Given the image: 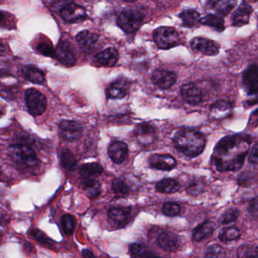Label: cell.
Returning <instances> with one entry per match:
<instances>
[{
  "label": "cell",
  "instance_id": "obj_1",
  "mask_svg": "<svg viewBox=\"0 0 258 258\" xmlns=\"http://www.w3.org/2000/svg\"><path fill=\"white\" fill-rule=\"evenodd\" d=\"M251 137L235 134L223 137L215 146L211 163L218 171H238L242 167L248 154Z\"/></svg>",
  "mask_w": 258,
  "mask_h": 258
},
{
  "label": "cell",
  "instance_id": "obj_2",
  "mask_svg": "<svg viewBox=\"0 0 258 258\" xmlns=\"http://www.w3.org/2000/svg\"><path fill=\"white\" fill-rule=\"evenodd\" d=\"M173 143L178 151L189 158L199 156L205 150V136L193 129H181L175 134Z\"/></svg>",
  "mask_w": 258,
  "mask_h": 258
},
{
  "label": "cell",
  "instance_id": "obj_3",
  "mask_svg": "<svg viewBox=\"0 0 258 258\" xmlns=\"http://www.w3.org/2000/svg\"><path fill=\"white\" fill-rule=\"evenodd\" d=\"M8 155L19 167L26 169H36L40 165V161L35 151L25 144L11 145L8 148Z\"/></svg>",
  "mask_w": 258,
  "mask_h": 258
},
{
  "label": "cell",
  "instance_id": "obj_4",
  "mask_svg": "<svg viewBox=\"0 0 258 258\" xmlns=\"http://www.w3.org/2000/svg\"><path fill=\"white\" fill-rule=\"evenodd\" d=\"M144 15L134 9H125L119 15L117 25L126 34L137 32L143 25Z\"/></svg>",
  "mask_w": 258,
  "mask_h": 258
},
{
  "label": "cell",
  "instance_id": "obj_5",
  "mask_svg": "<svg viewBox=\"0 0 258 258\" xmlns=\"http://www.w3.org/2000/svg\"><path fill=\"white\" fill-rule=\"evenodd\" d=\"M153 38L159 49H169L180 42L179 33L171 27H160L153 32Z\"/></svg>",
  "mask_w": 258,
  "mask_h": 258
},
{
  "label": "cell",
  "instance_id": "obj_6",
  "mask_svg": "<svg viewBox=\"0 0 258 258\" xmlns=\"http://www.w3.org/2000/svg\"><path fill=\"white\" fill-rule=\"evenodd\" d=\"M25 103L28 112L34 116H41L47 108L46 96L34 88H30L25 92Z\"/></svg>",
  "mask_w": 258,
  "mask_h": 258
},
{
  "label": "cell",
  "instance_id": "obj_7",
  "mask_svg": "<svg viewBox=\"0 0 258 258\" xmlns=\"http://www.w3.org/2000/svg\"><path fill=\"white\" fill-rule=\"evenodd\" d=\"M60 137L69 143L78 141L83 135V126L75 120H64L58 127Z\"/></svg>",
  "mask_w": 258,
  "mask_h": 258
},
{
  "label": "cell",
  "instance_id": "obj_8",
  "mask_svg": "<svg viewBox=\"0 0 258 258\" xmlns=\"http://www.w3.org/2000/svg\"><path fill=\"white\" fill-rule=\"evenodd\" d=\"M61 16L68 23H78L87 19L85 9L75 3H69L61 8Z\"/></svg>",
  "mask_w": 258,
  "mask_h": 258
},
{
  "label": "cell",
  "instance_id": "obj_9",
  "mask_svg": "<svg viewBox=\"0 0 258 258\" xmlns=\"http://www.w3.org/2000/svg\"><path fill=\"white\" fill-rule=\"evenodd\" d=\"M131 217V207H113L108 212V221L116 228L124 227Z\"/></svg>",
  "mask_w": 258,
  "mask_h": 258
},
{
  "label": "cell",
  "instance_id": "obj_10",
  "mask_svg": "<svg viewBox=\"0 0 258 258\" xmlns=\"http://www.w3.org/2000/svg\"><path fill=\"white\" fill-rule=\"evenodd\" d=\"M54 57L59 61L60 64L68 68L73 67L77 62L76 56L71 47L70 43L64 40H61L57 45Z\"/></svg>",
  "mask_w": 258,
  "mask_h": 258
},
{
  "label": "cell",
  "instance_id": "obj_11",
  "mask_svg": "<svg viewBox=\"0 0 258 258\" xmlns=\"http://www.w3.org/2000/svg\"><path fill=\"white\" fill-rule=\"evenodd\" d=\"M190 46L194 52L210 56L217 55L220 52V46L216 42L205 37H195L190 42Z\"/></svg>",
  "mask_w": 258,
  "mask_h": 258
},
{
  "label": "cell",
  "instance_id": "obj_12",
  "mask_svg": "<svg viewBox=\"0 0 258 258\" xmlns=\"http://www.w3.org/2000/svg\"><path fill=\"white\" fill-rule=\"evenodd\" d=\"M76 40L81 51L87 55H90L96 50L99 42V36L86 30L78 33L76 36Z\"/></svg>",
  "mask_w": 258,
  "mask_h": 258
},
{
  "label": "cell",
  "instance_id": "obj_13",
  "mask_svg": "<svg viewBox=\"0 0 258 258\" xmlns=\"http://www.w3.org/2000/svg\"><path fill=\"white\" fill-rule=\"evenodd\" d=\"M176 80L177 75L174 72L162 69H156L152 75V83L162 90H168L173 87Z\"/></svg>",
  "mask_w": 258,
  "mask_h": 258
},
{
  "label": "cell",
  "instance_id": "obj_14",
  "mask_svg": "<svg viewBox=\"0 0 258 258\" xmlns=\"http://www.w3.org/2000/svg\"><path fill=\"white\" fill-rule=\"evenodd\" d=\"M180 94L182 99L189 105H196L203 101V93L195 83H188L181 87Z\"/></svg>",
  "mask_w": 258,
  "mask_h": 258
},
{
  "label": "cell",
  "instance_id": "obj_15",
  "mask_svg": "<svg viewBox=\"0 0 258 258\" xmlns=\"http://www.w3.org/2000/svg\"><path fill=\"white\" fill-rule=\"evenodd\" d=\"M242 83L248 95H256L258 91V68L256 64L249 66L242 74Z\"/></svg>",
  "mask_w": 258,
  "mask_h": 258
},
{
  "label": "cell",
  "instance_id": "obj_16",
  "mask_svg": "<svg viewBox=\"0 0 258 258\" xmlns=\"http://www.w3.org/2000/svg\"><path fill=\"white\" fill-rule=\"evenodd\" d=\"M149 164L152 168L156 170L170 171L173 170L177 165L176 160L174 157L170 155H161V154H155L152 155L149 159Z\"/></svg>",
  "mask_w": 258,
  "mask_h": 258
},
{
  "label": "cell",
  "instance_id": "obj_17",
  "mask_svg": "<svg viewBox=\"0 0 258 258\" xmlns=\"http://www.w3.org/2000/svg\"><path fill=\"white\" fill-rule=\"evenodd\" d=\"M129 153L127 145L121 141H114L108 146V155L115 164H120L126 161Z\"/></svg>",
  "mask_w": 258,
  "mask_h": 258
},
{
  "label": "cell",
  "instance_id": "obj_18",
  "mask_svg": "<svg viewBox=\"0 0 258 258\" xmlns=\"http://www.w3.org/2000/svg\"><path fill=\"white\" fill-rule=\"evenodd\" d=\"M157 241L161 248L167 251L175 252L179 247V239L176 234L168 231H160Z\"/></svg>",
  "mask_w": 258,
  "mask_h": 258
},
{
  "label": "cell",
  "instance_id": "obj_19",
  "mask_svg": "<svg viewBox=\"0 0 258 258\" xmlns=\"http://www.w3.org/2000/svg\"><path fill=\"white\" fill-rule=\"evenodd\" d=\"M128 83L124 78H117L106 88V96L108 99H121L127 93Z\"/></svg>",
  "mask_w": 258,
  "mask_h": 258
},
{
  "label": "cell",
  "instance_id": "obj_20",
  "mask_svg": "<svg viewBox=\"0 0 258 258\" xmlns=\"http://www.w3.org/2000/svg\"><path fill=\"white\" fill-rule=\"evenodd\" d=\"M232 105L226 99H219L210 107V117L212 120L226 118L232 111Z\"/></svg>",
  "mask_w": 258,
  "mask_h": 258
},
{
  "label": "cell",
  "instance_id": "obj_21",
  "mask_svg": "<svg viewBox=\"0 0 258 258\" xmlns=\"http://www.w3.org/2000/svg\"><path fill=\"white\" fill-rule=\"evenodd\" d=\"M252 13H253V8L251 6L244 1L241 3L232 14V25L235 27H241L243 25H247Z\"/></svg>",
  "mask_w": 258,
  "mask_h": 258
},
{
  "label": "cell",
  "instance_id": "obj_22",
  "mask_svg": "<svg viewBox=\"0 0 258 258\" xmlns=\"http://www.w3.org/2000/svg\"><path fill=\"white\" fill-rule=\"evenodd\" d=\"M155 127L149 123H142L137 125L135 129V136L141 144L148 145L155 140Z\"/></svg>",
  "mask_w": 258,
  "mask_h": 258
},
{
  "label": "cell",
  "instance_id": "obj_23",
  "mask_svg": "<svg viewBox=\"0 0 258 258\" xmlns=\"http://www.w3.org/2000/svg\"><path fill=\"white\" fill-rule=\"evenodd\" d=\"M22 75L26 81L38 85H44L46 84V76L44 72L39 68L34 66H25L22 69Z\"/></svg>",
  "mask_w": 258,
  "mask_h": 258
},
{
  "label": "cell",
  "instance_id": "obj_24",
  "mask_svg": "<svg viewBox=\"0 0 258 258\" xmlns=\"http://www.w3.org/2000/svg\"><path fill=\"white\" fill-rule=\"evenodd\" d=\"M118 59L119 52L115 48H108L95 56V61L104 67H114Z\"/></svg>",
  "mask_w": 258,
  "mask_h": 258
},
{
  "label": "cell",
  "instance_id": "obj_25",
  "mask_svg": "<svg viewBox=\"0 0 258 258\" xmlns=\"http://www.w3.org/2000/svg\"><path fill=\"white\" fill-rule=\"evenodd\" d=\"M130 253L131 258H161L154 253L146 244L142 243H134L130 245Z\"/></svg>",
  "mask_w": 258,
  "mask_h": 258
},
{
  "label": "cell",
  "instance_id": "obj_26",
  "mask_svg": "<svg viewBox=\"0 0 258 258\" xmlns=\"http://www.w3.org/2000/svg\"><path fill=\"white\" fill-rule=\"evenodd\" d=\"M103 172L99 163L92 162L83 164L80 168V174L83 179H96Z\"/></svg>",
  "mask_w": 258,
  "mask_h": 258
},
{
  "label": "cell",
  "instance_id": "obj_27",
  "mask_svg": "<svg viewBox=\"0 0 258 258\" xmlns=\"http://www.w3.org/2000/svg\"><path fill=\"white\" fill-rule=\"evenodd\" d=\"M214 223L210 220L204 222L196 228L193 232V240L195 241H202L212 235L214 231Z\"/></svg>",
  "mask_w": 258,
  "mask_h": 258
},
{
  "label": "cell",
  "instance_id": "obj_28",
  "mask_svg": "<svg viewBox=\"0 0 258 258\" xmlns=\"http://www.w3.org/2000/svg\"><path fill=\"white\" fill-rule=\"evenodd\" d=\"M236 1L223 0V1H210L207 3L209 8L217 12V14L221 16H226L231 13L236 6Z\"/></svg>",
  "mask_w": 258,
  "mask_h": 258
},
{
  "label": "cell",
  "instance_id": "obj_29",
  "mask_svg": "<svg viewBox=\"0 0 258 258\" xmlns=\"http://www.w3.org/2000/svg\"><path fill=\"white\" fill-rule=\"evenodd\" d=\"M179 19L182 20V25L186 28H194L200 23L201 16L199 12L192 9L183 10L179 15Z\"/></svg>",
  "mask_w": 258,
  "mask_h": 258
},
{
  "label": "cell",
  "instance_id": "obj_30",
  "mask_svg": "<svg viewBox=\"0 0 258 258\" xmlns=\"http://www.w3.org/2000/svg\"><path fill=\"white\" fill-rule=\"evenodd\" d=\"M157 191L161 193H165V194H171V193L176 192L180 188V184L176 179H172V178H166L159 181L156 184Z\"/></svg>",
  "mask_w": 258,
  "mask_h": 258
},
{
  "label": "cell",
  "instance_id": "obj_31",
  "mask_svg": "<svg viewBox=\"0 0 258 258\" xmlns=\"http://www.w3.org/2000/svg\"><path fill=\"white\" fill-rule=\"evenodd\" d=\"M200 23L205 26L211 27L218 32H223L225 29L224 19L217 15H207L201 19Z\"/></svg>",
  "mask_w": 258,
  "mask_h": 258
},
{
  "label": "cell",
  "instance_id": "obj_32",
  "mask_svg": "<svg viewBox=\"0 0 258 258\" xmlns=\"http://www.w3.org/2000/svg\"><path fill=\"white\" fill-rule=\"evenodd\" d=\"M82 186L90 199H96L101 194V183L97 179H82Z\"/></svg>",
  "mask_w": 258,
  "mask_h": 258
},
{
  "label": "cell",
  "instance_id": "obj_33",
  "mask_svg": "<svg viewBox=\"0 0 258 258\" xmlns=\"http://www.w3.org/2000/svg\"><path fill=\"white\" fill-rule=\"evenodd\" d=\"M60 161H61V166L70 171L75 170L78 166V160L76 157L69 149H64L61 150Z\"/></svg>",
  "mask_w": 258,
  "mask_h": 258
},
{
  "label": "cell",
  "instance_id": "obj_34",
  "mask_svg": "<svg viewBox=\"0 0 258 258\" xmlns=\"http://www.w3.org/2000/svg\"><path fill=\"white\" fill-rule=\"evenodd\" d=\"M36 50L38 53L42 55L47 57H54L55 54V49L53 45L51 43L50 40L46 37H43L39 39L36 43Z\"/></svg>",
  "mask_w": 258,
  "mask_h": 258
},
{
  "label": "cell",
  "instance_id": "obj_35",
  "mask_svg": "<svg viewBox=\"0 0 258 258\" xmlns=\"http://www.w3.org/2000/svg\"><path fill=\"white\" fill-rule=\"evenodd\" d=\"M241 237L239 230L234 226L221 229L219 233V238L222 242L227 243L236 241Z\"/></svg>",
  "mask_w": 258,
  "mask_h": 258
},
{
  "label": "cell",
  "instance_id": "obj_36",
  "mask_svg": "<svg viewBox=\"0 0 258 258\" xmlns=\"http://www.w3.org/2000/svg\"><path fill=\"white\" fill-rule=\"evenodd\" d=\"M61 228L66 235H72L76 228L77 220L73 215L66 214L62 216L61 220Z\"/></svg>",
  "mask_w": 258,
  "mask_h": 258
},
{
  "label": "cell",
  "instance_id": "obj_37",
  "mask_svg": "<svg viewBox=\"0 0 258 258\" xmlns=\"http://www.w3.org/2000/svg\"><path fill=\"white\" fill-rule=\"evenodd\" d=\"M0 27L4 29L13 30L16 28V19L9 12L0 11Z\"/></svg>",
  "mask_w": 258,
  "mask_h": 258
},
{
  "label": "cell",
  "instance_id": "obj_38",
  "mask_svg": "<svg viewBox=\"0 0 258 258\" xmlns=\"http://www.w3.org/2000/svg\"><path fill=\"white\" fill-rule=\"evenodd\" d=\"M257 246L243 244L237 249L238 258H257Z\"/></svg>",
  "mask_w": 258,
  "mask_h": 258
},
{
  "label": "cell",
  "instance_id": "obj_39",
  "mask_svg": "<svg viewBox=\"0 0 258 258\" xmlns=\"http://www.w3.org/2000/svg\"><path fill=\"white\" fill-rule=\"evenodd\" d=\"M111 188L117 196H120V197H124V196H127L130 192L129 186L120 178H115L112 181Z\"/></svg>",
  "mask_w": 258,
  "mask_h": 258
},
{
  "label": "cell",
  "instance_id": "obj_40",
  "mask_svg": "<svg viewBox=\"0 0 258 258\" xmlns=\"http://www.w3.org/2000/svg\"><path fill=\"white\" fill-rule=\"evenodd\" d=\"M30 235L40 244H51L53 241L43 231L38 229H31L29 232Z\"/></svg>",
  "mask_w": 258,
  "mask_h": 258
},
{
  "label": "cell",
  "instance_id": "obj_41",
  "mask_svg": "<svg viewBox=\"0 0 258 258\" xmlns=\"http://www.w3.org/2000/svg\"><path fill=\"white\" fill-rule=\"evenodd\" d=\"M226 251L221 246L213 244L207 250L205 258H226Z\"/></svg>",
  "mask_w": 258,
  "mask_h": 258
},
{
  "label": "cell",
  "instance_id": "obj_42",
  "mask_svg": "<svg viewBox=\"0 0 258 258\" xmlns=\"http://www.w3.org/2000/svg\"><path fill=\"white\" fill-rule=\"evenodd\" d=\"M181 208L175 202H167L162 207V212L167 217H176L180 214Z\"/></svg>",
  "mask_w": 258,
  "mask_h": 258
},
{
  "label": "cell",
  "instance_id": "obj_43",
  "mask_svg": "<svg viewBox=\"0 0 258 258\" xmlns=\"http://www.w3.org/2000/svg\"><path fill=\"white\" fill-rule=\"evenodd\" d=\"M239 216V212L235 208H229L227 211H225L220 217V223L223 225L229 224V223L235 222Z\"/></svg>",
  "mask_w": 258,
  "mask_h": 258
},
{
  "label": "cell",
  "instance_id": "obj_44",
  "mask_svg": "<svg viewBox=\"0 0 258 258\" xmlns=\"http://www.w3.org/2000/svg\"><path fill=\"white\" fill-rule=\"evenodd\" d=\"M205 188V184L200 181H196L188 185L186 188L187 193L191 196H197L203 191Z\"/></svg>",
  "mask_w": 258,
  "mask_h": 258
},
{
  "label": "cell",
  "instance_id": "obj_45",
  "mask_svg": "<svg viewBox=\"0 0 258 258\" xmlns=\"http://www.w3.org/2000/svg\"><path fill=\"white\" fill-rule=\"evenodd\" d=\"M257 143L256 142L250 149V153L248 155V162L256 165L257 164Z\"/></svg>",
  "mask_w": 258,
  "mask_h": 258
},
{
  "label": "cell",
  "instance_id": "obj_46",
  "mask_svg": "<svg viewBox=\"0 0 258 258\" xmlns=\"http://www.w3.org/2000/svg\"><path fill=\"white\" fill-rule=\"evenodd\" d=\"M248 211L250 214L256 217L258 212V202L257 197L253 198L249 204Z\"/></svg>",
  "mask_w": 258,
  "mask_h": 258
},
{
  "label": "cell",
  "instance_id": "obj_47",
  "mask_svg": "<svg viewBox=\"0 0 258 258\" xmlns=\"http://www.w3.org/2000/svg\"><path fill=\"white\" fill-rule=\"evenodd\" d=\"M82 254L84 258H96L93 251L89 250V249H84L82 251Z\"/></svg>",
  "mask_w": 258,
  "mask_h": 258
},
{
  "label": "cell",
  "instance_id": "obj_48",
  "mask_svg": "<svg viewBox=\"0 0 258 258\" xmlns=\"http://www.w3.org/2000/svg\"><path fill=\"white\" fill-rule=\"evenodd\" d=\"M7 52V47L4 43H0V55H4Z\"/></svg>",
  "mask_w": 258,
  "mask_h": 258
},
{
  "label": "cell",
  "instance_id": "obj_49",
  "mask_svg": "<svg viewBox=\"0 0 258 258\" xmlns=\"http://www.w3.org/2000/svg\"><path fill=\"white\" fill-rule=\"evenodd\" d=\"M4 114H5V108L0 104V118L4 116Z\"/></svg>",
  "mask_w": 258,
  "mask_h": 258
},
{
  "label": "cell",
  "instance_id": "obj_50",
  "mask_svg": "<svg viewBox=\"0 0 258 258\" xmlns=\"http://www.w3.org/2000/svg\"><path fill=\"white\" fill-rule=\"evenodd\" d=\"M1 173H2V169L0 167V175H1Z\"/></svg>",
  "mask_w": 258,
  "mask_h": 258
},
{
  "label": "cell",
  "instance_id": "obj_51",
  "mask_svg": "<svg viewBox=\"0 0 258 258\" xmlns=\"http://www.w3.org/2000/svg\"><path fill=\"white\" fill-rule=\"evenodd\" d=\"M1 238H1V235H0V242H1Z\"/></svg>",
  "mask_w": 258,
  "mask_h": 258
}]
</instances>
